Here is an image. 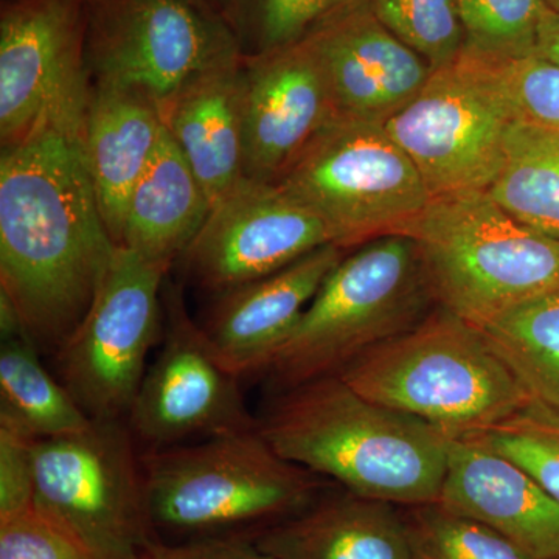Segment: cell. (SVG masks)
<instances>
[{"instance_id":"cell-1","label":"cell","mask_w":559,"mask_h":559,"mask_svg":"<svg viewBox=\"0 0 559 559\" xmlns=\"http://www.w3.org/2000/svg\"><path fill=\"white\" fill-rule=\"evenodd\" d=\"M87 102L0 153V294L33 344L57 352L90 314L119 249L84 157Z\"/></svg>"},{"instance_id":"cell-2","label":"cell","mask_w":559,"mask_h":559,"mask_svg":"<svg viewBox=\"0 0 559 559\" xmlns=\"http://www.w3.org/2000/svg\"><path fill=\"white\" fill-rule=\"evenodd\" d=\"M259 432L280 457L401 509L437 502L447 477V433L366 399L337 374L282 390Z\"/></svg>"},{"instance_id":"cell-3","label":"cell","mask_w":559,"mask_h":559,"mask_svg":"<svg viewBox=\"0 0 559 559\" xmlns=\"http://www.w3.org/2000/svg\"><path fill=\"white\" fill-rule=\"evenodd\" d=\"M337 377L366 399L421 419L450 439L492 428L532 400L484 331L441 307Z\"/></svg>"},{"instance_id":"cell-4","label":"cell","mask_w":559,"mask_h":559,"mask_svg":"<svg viewBox=\"0 0 559 559\" xmlns=\"http://www.w3.org/2000/svg\"><path fill=\"white\" fill-rule=\"evenodd\" d=\"M403 235L417 246L437 307L477 329L559 290V241L514 219L488 191L430 198Z\"/></svg>"},{"instance_id":"cell-5","label":"cell","mask_w":559,"mask_h":559,"mask_svg":"<svg viewBox=\"0 0 559 559\" xmlns=\"http://www.w3.org/2000/svg\"><path fill=\"white\" fill-rule=\"evenodd\" d=\"M436 307L414 240L377 238L342 257L264 373L280 392L334 377Z\"/></svg>"},{"instance_id":"cell-6","label":"cell","mask_w":559,"mask_h":559,"mask_svg":"<svg viewBox=\"0 0 559 559\" xmlns=\"http://www.w3.org/2000/svg\"><path fill=\"white\" fill-rule=\"evenodd\" d=\"M140 460L153 527L204 538L294 516L319 489L316 474L280 457L259 428L148 451Z\"/></svg>"},{"instance_id":"cell-7","label":"cell","mask_w":559,"mask_h":559,"mask_svg":"<svg viewBox=\"0 0 559 559\" xmlns=\"http://www.w3.org/2000/svg\"><path fill=\"white\" fill-rule=\"evenodd\" d=\"M275 183L311 210L345 252L403 235L432 198L385 127L341 116Z\"/></svg>"},{"instance_id":"cell-8","label":"cell","mask_w":559,"mask_h":559,"mask_svg":"<svg viewBox=\"0 0 559 559\" xmlns=\"http://www.w3.org/2000/svg\"><path fill=\"white\" fill-rule=\"evenodd\" d=\"M35 509L95 559H142L153 546L142 460L121 419L33 441Z\"/></svg>"},{"instance_id":"cell-9","label":"cell","mask_w":559,"mask_h":559,"mask_svg":"<svg viewBox=\"0 0 559 559\" xmlns=\"http://www.w3.org/2000/svg\"><path fill=\"white\" fill-rule=\"evenodd\" d=\"M514 121L488 62L462 51L457 61L432 70L385 130L414 162L430 197H440L491 187Z\"/></svg>"},{"instance_id":"cell-10","label":"cell","mask_w":559,"mask_h":559,"mask_svg":"<svg viewBox=\"0 0 559 559\" xmlns=\"http://www.w3.org/2000/svg\"><path fill=\"white\" fill-rule=\"evenodd\" d=\"M223 14L197 0H87L91 83L135 91L154 102L240 57Z\"/></svg>"},{"instance_id":"cell-11","label":"cell","mask_w":559,"mask_h":559,"mask_svg":"<svg viewBox=\"0 0 559 559\" xmlns=\"http://www.w3.org/2000/svg\"><path fill=\"white\" fill-rule=\"evenodd\" d=\"M168 270L117 249L105 285L79 330L58 349L62 384L92 419L130 415L160 336L162 282Z\"/></svg>"},{"instance_id":"cell-12","label":"cell","mask_w":559,"mask_h":559,"mask_svg":"<svg viewBox=\"0 0 559 559\" xmlns=\"http://www.w3.org/2000/svg\"><path fill=\"white\" fill-rule=\"evenodd\" d=\"M164 345L146 370L128 415L134 439L150 451L259 428L240 389L241 378L221 364L178 288L164 301Z\"/></svg>"},{"instance_id":"cell-13","label":"cell","mask_w":559,"mask_h":559,"mask_svg":"<svg viewBox=\"0 0 559 559\" xmlns=\"http://www.w3.org/2000/svg\"><path fill=\"white\" fill-rule=\"evenodd\" d=\"M87 0H2L0 145L87 100Z\"/></svg>"},{"instance_id":"cell-14","label":"cell","mask_w":559,"mask_h":559,"mask_svg":"<svg viewBox=\"0 0 559 559\" xmlns=\"http://www.w3.org/2000/svg\"><path fill=\"white\" fill-rule=\"evenodd\" d=\"M326 245L329 231L311 210L277 183L242 178L212 205L180 260L198 286L218 296Z\"/></svg>"},{"instance_id":"cell-15","label":"cell","mask_w":559,"mask_h":559,"mask_svg":"<svg viewBox=\"0 0 559 559\" xmlns=\"http://www.w3.org/2000/svg\"><path fill=\"white\" fill-rule=\"evenodd\" d=\"M336 117L325 70L310 39L242 57L246 179L277 182Z\"/></svg>"},{"instance_id":"cell-16","label":"cell","mask_w":559,"mask_h":559,"mask_svg":"<svg viewBox=\"0 0 559 559\" xmlns=\"http://www.w3.org/2000/svg\"><path fill=\"white\" fill-rule=\"evenodd\" d=\"M307 39L341 117L385 127L432 75L428 62L378 20L369 0L331 17Z\"/></svg>"},{"instance_id":"cell-17","label":"cell","mask_w":559,"mask_h":559,"mask_svg":"<svg viewBox=\"0 0 559 559\" xmlns=\"http://www.w3.org/2000/svg\"><path fill=\"white\" fill-rule=\"evenodd\" d=\"M345 253L322 246L285 270L218 294L201 326L221 364L238 378L264 373Z\"/></svg>"},{"instance_id":"cell-18","label":"cell","mask_w":559,"mask_h":559,"mask_svg":"<svg viewBox=\"0 0 559 559\" xmlns=\"http://www.w3.org/2000/svg\"><path fill=\"white\" fill-rule=\"evenodd\" d=\"M484 522L533 559H559V503L509 459L469 439H451L437 500Z\"/></svg>"},{"instance_id":"cell-19","label":"cell","mask_w":559,"mask_h":559,"mask_svg":"<svg viewBox=\"0 0 559 559\" xmlns=\"http://www.w3.org/2000/svg\"><path fill=\"white\" fill-rule=\"evenodd\" d=\"M162 121L212 204L242 178V55L187 81L159 105Z\"/></svg>"},{"instance_id":"cell-20","label":"cell","mask_w":559,"mask_h":559,"mask_svg":"<svg viewBox=\"0 0 559 559\" xmlns=\"http://www.w3.org/2000/svg\"><path fill=\"white\" fill-rule=\"evenodd\" d=\"M165 134L159 103L140 92L91 83L83 150L103 218L120 246L132 190Z\"/></svg>"},{"instance_id":"cell-21","label":"cell","mask_w":559,"mask_h":559,"mask_svg":"<svg viewBox=\"0 0 559 559\" xmlns=\"http://www.w3.org/2000/svg\"><path fill=\"white\" fill-rule=\"evenodd\" d=\"M255 544L274 559H414L401 511L348 491L311 503Z\"/></svg>"},{"instance_id":"cell-22","label":"cell","mask_w":559,"mask_h":559,"mask_svg":"<svg viewBox=\"0 0 559 559\" xmlns=\"http://www.w3.org/2000/svg\"><path fill=\"white\" fill-rule=\"evenodd\" d=\"M212 201L168 132L132 190L119 248L170 271L207 219Z\"/></svg>"},{"instance_id":"cell-23","label":"cell","mask_w":559,"mask_h":559,"mask_svg":"<svg viewBox=\"0 0 559 559\" xmlns=\"http://www.w3.org/2000/svg\"><path fill=\"white\" fill-rule=\"evenodd\" d=\"M0 403V419L33 440L73 436L94 421L68 388L44 369L38 347L25 331L2 337Z\"/></svg>"},{"instance_id":"cell-24","label":"cell","mask_w":559,"mask_h":559,"mask_svg":"<svg viewBox=\"0 0 559 559\" xmlns=\"http://www.w3.org/2000/svg\"><path fill=\"white\" fill-rule=\"evenodd\" d=\"M487 191L514 219L559 241V131L514 121Z\"/></svg>"},{"instance_id":"cell-25","label":"cell","mask_w":559,"mask_h":559,"mask_svg":"<svg viewBox=\"0 0 559 559\" xmlns=\"http://www.w3.org/2000/svg\"><path fill=\"white\" fill-rule=\"evenodd\" d=\"M481 331L530 399L559 409V290L511 308Z\"/></svg>"},{"instance_id":"cell-26","label":"cell","mask_w":559,"mask_h":559,"mask_svg":"<svg viewBox=\"0 0 559 559\" xmlns=\"http://www.w3.org/2000/svg\"><path fill=\"white\" fill-rule=\"evenodd\" d=\"M414 559H533L484 522L440 502L401 510Z\"/></svg>"},{"instance_id":"cell-27","label":"cell","mask_w":559,"mask_h":559,"mask_svg":"<svg viewBox=\"0 0 559 559\" xmlns=\"http://www.w3.org/2000/svg\"><path fill=\"white\" fill-rule=\"evenodd\" d=\"M362 0H231L226 21L242 57L307 39L320 25Z\"/></svg>"},{"instance_id":"cell-28","label":"cell","mask_w":559,"mask_h":559,"mask_svg":"<svg viewBox=\"0 0 559 559\" xmlns=\"http://www.w3.org/2000/svg\"><path fill=\"white\" fill-rule=\"evenodd\" d=\"M463 439L509 459L559 503V409L530 400L511 417Z\"/></svg>"},{"instance_id":"cell-29","label":"cell","mask_w":559,"mask_h":559,"mask_svg":"<svg viewBox=\"0 0 559 559\" xmlns=\"http://www.w3.org/2000/svg\"><path fill=\"white\" fill-rule=\"evenodd\" d=\"M465 28V49L487 60H511L536 53L543 0H457Z\"/></svg>"},{"instance_id":"cell-30","label":"cell","mask_w":559,"mask_h":559,"mask_svg":"<svg viewBox=\"0 0 559 559\" xmlns=\"http://www.w3.org/2000/svg\"><path fill=\"white\" fill-rule=\"evenodd\" d=\"M369 5L432 70L457 61L465 49L457 0H369Z\"/></svg>"},{"instance_id":"cell-31","label":"cell","mask_w":559,"mask_h":559,"mask_svg":"<svg viewBox=\"0 0 559 559\" xmlns=\"http://www.w3.org/2000/svg\"><path fill=\"white\" fill-rule=\"evenodd\" d=\"M484 60L495 73L516 121L559 131V64L538 55Z\"/></svg>"},{"instance_id":"cell-32","label":"cell","mask_w":559,"mask_h":559,"mask_svg":"<svg viewBox=\"0 0 559 559\" xmlns=\"http://www.w3.org/2000/svg\"><path fill=\"white\" fill-rule=\"evenodd\" d=\"M0 559H95L33 509L0 521Z\"/></svg>"},{"instance_id":"cell-33","label":"cell","mask_w":559,"mask_h":559,"mask_svg":"<svg viewBox=\"0 0 559 559\" xmlns=\"http://www.w3.org/2000/svg\"><path fill=\"white\" fill-rule=\"evenodd\" d=\"M33 441L0 419V521L35 509Z\"/></svg>"},{"instance_id":"cell-34","label":"cell","mask_w":559,"mask_h":559,"mask_svg":"<svg viewBox=\"0 0 559 559\" xmlns=\"http://www.w3.org/2000/svg\"><path fill=\"white\" fill-rule=\"evenodd\" d=\"M142 559H274L257 544L237 538L209 536L167 546L154 543Z\"/></svg>"},{"instance_id":"cell-35","label":"cell","mask_w":559,"mask_h":559,"mask_svg":"<svg viewBox=\"0 0 559 559\" xmlns=\"http://www.w3.org/2000/svg\"><path fill=\"white\" fill-rule=\"evenodd\" d=\"M535 55L559 64V11L549 10L544 16Z\"/></svg>"},{"instance_id":"cell-36","label":"cell","mask_w":559,"mask_h":559,"mask_svg":"<svg viewBox=\"0 0 559 559\" xmlns=\"http://www.w3.org/2000/svg\"><path fill=\"white\" fill-rule=\"evenodd\" d=\"M198 3L204 5L205 9L215 11V13L226 16V11L229 9L231 0H197Z\"/></svg>"},{"instance_id":"cell-37","label":"cell","mask_w":559,"mask_h":559,"mask_svg":"<svg viewBox=\"0 0 559 559\" xmlns=\"http://www.w3.org/2000/svg\"><path fill=\"white\" fill-rule=\"evenodd\" d=\"M543 3L550 11H559V0H543Z\"/></svg>"}]
</instances>
